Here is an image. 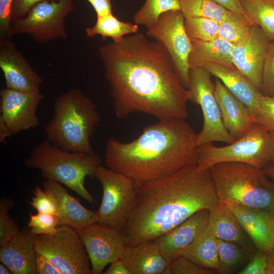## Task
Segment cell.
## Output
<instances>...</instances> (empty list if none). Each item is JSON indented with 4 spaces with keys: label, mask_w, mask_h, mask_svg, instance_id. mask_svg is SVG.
Wrapping results in <instances>:
<instances>
[{
    "label": "cell",
    "mask_w": 274,
    "mask_h": 274,
    "mask_svg": "<svg viewBox=\"0 0 274 274\" xmlns=\"http://www.w3.org/2000/svg\"><path fill=\"white\" fill-rule=\"evenodd\" d=\"M74 8L73 0L41 2L24 18L11 22V35L26 33L41 44L58 38L66 39L65 19Z\"/></svg>",
    "instance_id": "cell-11"
},
{
    "label": "cell",
    "mask_w": 274,
    "mask_h": 274,
    "mask_svg": "<svg viewBox=\"0 0 274 274\" xmlns=\"http://www.w3.org/2000/svg\"><path fill=\"white\" fill-rule=\"evenodd\" d=\"M253 24L246 16L232 12L220 23L219 37L237 45L248 38Z\"/></svg>",
    "instance_id": "cell-31"
},
{
    "label": "cell",
    "mask_w": 274,
    "mask_h": 274,
    "mask_svg": "<svg viewBox=\"0 0 274 274\" xmlns=\"http://www.w3.org/2000/svg\"><path fill=\"white\" fill-rule=\"evenodd\" d=\"M201 68L219 79L237 98L257 115L262 94L235 66L216 63H204Z\"/></svg>",
    "instance_id": "cell-22"
},
{
    "label": "cell",
    "mask_w": 274,
    "mask_h": 274,
    "mask_svg": "<svg viewBox=\"0 0 274 274\" xmlns=\"http://www.w3.org/2000/svg\"><path fill=\"white\" fill-rule=\"evenodd\" d=\"M47 0H13L11 8V22L24 18L37 4Z\"/></svg>",
    "instance_id": "cell-42"
},
{
    "label": "cell",
    "mask_w": 274,
    "mask_h": 274,
    "mask_svg": "<svg viewBox=\"0 0 274 274\" xmlns=\"http://www.w3.org/2000/svg\"><path fill=\"white\" fill-rule=\"evenodd\" d=\"M219 203L209 169L194 163L136 186L134 204L119 232L126 246L154 240Z\"/></svg>",
    "instance_id": "cell-2"
},
{
    "label": "cell",
    "mask_w": 274,
    "mask_h": 274,
    "mask_svg": "<svg viewBox=\"0 0 274 274\" xmlns=\"http://www.w3.org/2000/svg\"><path fill=\"white\" fill-rule=\"evenodd\" d=\"M269 130L256 123L241 138L223 147L211 143L198 147L197 165L202 168L224 162H241L263 169L269 164Z\"/></svg>",
    "instance_id": "cell-7"
},
{
    "label": "cell",
    "mask_w": 274,
    "mask_h": 274,
    "mask_svg": "<svg viewBox=\"0 0 274 274\" xmlns=\"http://www.w3.org/2000/svg\"><path fill=\"white\" fill-rule=\"evenodd\" d=\"M12 199L3 197L0 200V245L10 240L19 233V229L15 220L9 214L14 206Z\"/></svg>",
    "instance_id": "cell-34"
},
{
    "label": "cell",
    "mask_w": 274,
    "mask_h": 274,
    "mask_svg": "<svg viewBox=\"0 0 274 274\" xmlns=\"http://www.w3.org/2000/svg\"><path fill=\"white\" fill-rule=\"evenodd\" d=\"M13 0H0V44L11 41V8Z\"/></svg>",
    "instance_id": "cell-40"
},
{
    "label": "cell",
    "mask_w": 274,
    "mask_h": 274,
    "mask_svg": "<svg viewBox=\"0 0 274 274\" xmlns=\"http://www.w3.org/2000/svg\"><path fill=\"white\" fill-rule=\"evenodd\" d=\"M138 29V24L120 21L112 13L97 18L95 25L85 31L88 37L100 35L103 40L111 38L113 42L118 43L123 40L125 35L135 33Z\"/></svg>",
    "instance_id": "cell-29"
},
{
    "label": "cell",
    "mask_w": 274,
    "mask_h": 274,
    "mask_svg": "<svg viewBox=\"0 0 274 274\" xmlns=\"http://www.w3.org/2000/svg\"><path fill=\"white\" fill-rule=\"evenodd\" d=\"M215 94L224 125L236 140L257 123L255 113L234 95L218 78L214 83Z\"/></svg>",
    "instance_id": "cell-18"
},
{
    "label": "cell",
    "mask_w": 274,
    "mask_h": 274,
    "mask_svg": "<svg viewBox=\"0 0 274 274\" xmlns=\"http://www.w3.org/2000/svg\"><path fill=\"white\" fill-rule=\"evenodd\" d=\"M260 91L264 96L274 97V39L269 43L264 60Z\"/></svg>",
    "instance_id": "cell-37"
},
{
    "label": "cell",
    "mask_w": 274,
    "mask_h": 274,
    "mask_svg": "<svg viewBox=\"0 0 274 274\" xmlns=\"http://www.w3.org/2000/svg\"><path fill=\"white\" fill-rule=\"evenodd\" d=\"M270 132L269 163L274 164V131Z\"/></svg>",
    "instance_id": "cell-49"
},
{
    "label": "cell",
    "mask_w": 274,
    "mask_h": 274,
    "mask_svg": "<svg viewBox=\"0 0 274 274\" xmlns=\"http://www.w3.org/2000/svg\"><path fill=\"white\" fill-rule=\"evenodd\" d=\"M217 243L219 260L218 272L221 273L238 272L247 264L253 254L232 242L217 238Z\"/></svg>",
    "instance_id": "cell-28"
},
{
    "label": "cell",
    "mask_w": 274,
    "mask_h": 274,
    "mask_svg": "<svg viewBox=\"0 0 274 274\" xmlns=\"http://www.w3.org/2000/svg\"><path fill=\"white\" fill-rule=\"evenodd\" d=\"M0 68L6 88L28 92L40 91L43 78L11 41L0 44Z\"/></svg>",
    "instance_id": "cell-16"
},
{
    "label": "cell",
    "mask_w": 274,
    "mask_h": 274,
    "mask_svg": "<svg viewBox=\"0 0 274 274\" xmlns=\"http://www.w3.org/2000/svg\"><path fill=\"white\" fill-rule=\"evenodd\" d=\"M182 256L188 258L202 267L218 271L217 238L208 227Z\"/></svg>",
    "instance_id": "cell-26"
},
{
    "label": "cell",
    "mask_w": 274,
    "mask_h": 274,
    "mask_svg": "<svg viewBox=\"0 0 274 274\" xmlns=\"http://www.w3.org/2000/svg\"><path fill=\"white\" fill-rule=\"evenodd\" d=\"M216 271L202 267L188 258L181 256L169 263L166 274H213Z\"/></svg>",
    "instance_id": "cell-38"
},
{
    "label": "cell",
    "mask_w": 274,
    "mask_h": 274,
    "mask_svg": "<svg viewBox=\"0 0 274 274\" xmlns=\"http://www.w3.org/2000/svg\"><path fill=\"white\" fill-rule=\"evenodd\" d=\"M266 274H274V249L268 253Z\"/></svg>",
    "instance_id": "cell-48"
},
{
    "label": "cell",
    "mask_w": 274,
    "mask_h": 274,
    "mask_svg": "<svg viewBox=\"0 0 274 274\" xmlns=\"http://www.w3.org/2000/svg\"><path fill=\"white\" fill-rule=\"evenodd\" d=\"M211 75L204 68H190L189 72L188 101L200 107L203 117L202 128L197 133L198 147L213 142L231 144L236 140L224 125Z\"/></svg>",
    "instance_id": "cell-9"
},
{
    "label": "cell",
    "mask_w": 274,
    "mask_h": 274,
    "mask_svg": "<svg viewBox=\"0 0 274 274\" xmlns=\"http://www.w3.org/2000/svg\"><path fill=\"white\" fill-rule=\"evenodd\" d=\"M267 266V253L257 250L252 254L247 264L237 273L266 274Z\"/></svg>",
    "instance_id": "cell-41"
},
{
    "label": "cell",
    "mask_w": 274,
    "mask_h": 274,
    "mask_svg": "<svg viewBox=\"0 0 274 274\" xmlns=\"http://www.w3.org/2000/svg\"><path fill=\"white\" fill-rule=\"evenodd\" d=\"M192 48L188 62L190 68H201L206 63L233 65L231 53L234 45L218 37L211 41L191 40Z\"/></svg>",
    "instance_id": "cell-25"
},
{
    "label": "cell",
    "mask_w": 274,
    "mask_h": 274,
    "mask_svg": "<svg viewBox=\"0 0 274 274\" xmlns=\"http://www.w3.org/2000/svg\"><path fill=\"white\" fill-rule=\"evenodd\" d=\"M0 273L1 274H11L12 273L10 269L3 262L0 263Z\"/></svg>",
    "instance_id": "cell-51"
},
{
    "label": "cell",
    "mask_w": 274,
    "mask_h": 274,
    "mask_svg": "<svg viewBox=\"0 0 274 274\" xmlns=\"http://www.w3.org/2000/svg\"><path fill=\"white\" fill-rule=\"evenodd\" d=\"M270 41L259 26L253 24L248 38L234 46L231 53L233 65L260 91L263 66Z\"/></svg>",
    "instance_id": "cell-15"
},
{
    "label": "cell",
    "mask_w": 274,
    "mask_h": 274,
    "mask_svg": "<svg viewBox=\"0 0 274 274\" xmlns=\"http://www.w3.org/2000/svg\"><path fill=\"white\" fill-rule=\"evenodd\" d=\"M197 133L185 119L160 120L128 143L110 138L105 148L109 168L129 178L135 186L197 163Z\"/></svg>",
    "instance_id": "cell-3"
},
{
    "label": "cell",
    "mask_w": 274,
    "mask_h": 274,
    "mask_svg": "<svg viewBox=\"0 0 274 274\" xmlns=\"http://www.w3.org/2000/svg\"><path fill=\"white\" fill-rule=\"evenodd\" d=\"M43 188L56 198L59 207V226H70L76 231L97 222L96 212L84 207L60 183L45 180Z\"/></svg>",
    "instance_id": "cell-21"
},
{
    "label": "cell",
    "mask_w": 274,
    "mask_h": 274,
    "mask_svg": "<svg viewBox=\"0 0 274 274\" xmlns=\"http://www.w3.org/2000/svg\"><path fill=\"white\" fill-rule=\"evenodd\" d=\"M35 245L37 252L45 256L61 274H92L88 254L75 229L59 226L53 233L36 235Z\"/></svg>",
    "instance_id": "cell-8"
},
{
    "label": "cell",
    "mask_w": 274,
    "mask_h": 274,
    "mask_svg": "<svg viewBox=\"0 0 274 274\" xmlns=\"http://www.w3.org/2000/svg\"><path fill=\"white\" fill-rule=\"evenodd\" d=\"M225 204L235 215L257 250L268 253L274 249L273 214L233 203Z\"/></svg>",
    "instance_id": "cell-19"
},
{
    "label": "cell",
    "mask_w": 274,
    "mask_h": 274,
    "mask_svg": "<svg viewBox=\"0 0 274 274\" xmlns=\"http://www.w3.org/2000/svg\"><path fill=\"white\" fill-rule=\"evenodd\" d=\"M94 178L101 184L102 197L95 211L97 222L111 226L119 231L135 201V186L127 176L100 165Z\"/></svg>",
    "instance_id": "cell-10"
},
{
    "label": "cell",
    "mask_w": 274,
    "mask_h": 274,
    "mask_svg": "<svg viewBox=\"0 0 274 274\" xmlns=\"http://www.w3.org/2000/svg\"><path fill=\"white\" fill-rule=\"evenodd\" d=\"M1 116L13 135L40 125L38 107L44 98L39 91H22L8 88L0 91Z\"/></svg>",
    "instance_id": "cell-14"
},
{
    "label": "cell",
    "mask_w": 274,
    "mask_h": 274,
    "mask_svg": "<svg viewBox=\"0 0 274 274\" xmlns=\"http://www.w3.org/2000/svg\"><path fill=\"white\" fill-rule=\"evenodd\" d=\"M120 259L131 274H166L169 264L154 240L126 246Z\"/></svg>",
    "instance_id": "cell-23"
},
{
    "label": "cell",
    "mask_w": 274,
    "mask_h": 274,
    "mask_svg": "<svg viewBox=\"0 0 274 274\" xmlns=\"http://www.w3.org/2000/svg\"><path fill=\"white\" fill-rule=\"evenodd\" d=\"M185 18L204 17L220 23L232 12L214 0H180Z\"/></svg>",
    "instance_id": "cell-30"
},
{
    "label": "cell",
    "mask_w": 274,
    "mask_h": 274,
    "mask_svg": "<svg viewBox=\"0 0 274 274\" xmlns=\"http://www.w3.org/2000/svg\"><path fill=\"white\" fill-rule=\"evenodd\" d=\"M174 10H181L180 0H146L135 14L134 20L148 28L156 22L162 14Z\"/></svg>",
    "instance_id": "cell-32"
},
{
    "label": "cell",
    "mask_w": 274,
    "mask_h": 274,
    "mask_svg": "<svg viewBox=\"0 0 274 274\" xmlns=\"http://www.w3.org/2000/svg\"><path fill=\"white\" fill-rule=\"evenodd\" d=\"M100 120L92 100L73 88L56 97L53 115L44 130L47 140L63 150L92 153L91 139Z\"/></svg>",
    "instance_id": "cell-4"
},
{
    "label": "cell",
    "mask_w": 274,
    "mask_h": 274,
    "mask_svg": "<svg viewBox=\"0 0 274 274\" xmlns=\"http://www.w3.org/2000/svg\"><path fill=\"white\" fill-rule=\"evenodd\" d=\"M250 22L259 26L268 38L274 39V0H239Z\"/></svg>",
    "instance_id": "cell-27"
},
{
    "label": "cell",
    "mask_w": 274,
    "mask_h": 274,
    "mask_svg": "<svg viewBox=\"0 0 274 274\" xmlns=\"http://www.w3.org/2000/svg\"><path fill=\"white\" fill-rule=\"evenodd\" d=\"M210 210L203 209L168 232L154 239L165 259L169 263L182 256L207 228Z\"/></svg>",
    "instance_id": "cell-17"
},
{
    "label": "cell",
    "mask_w": 274,
    "mask_h": 274,
    "mask_svg": "<svg viewBox=\"0 0 274 274\" xmlns=\"http://www.w3.org/2000/svg\"><path fill=\"white\" fill-rule=\"evenodd\" d=\"M104 274H131L123 261L120 259L111 264Z\"/></svg>",
    "instance_id": "cell-45"
},
{
    "label": "cell",
    "mask_w": 274,
    "mask_h": 274,
    "mask_svg": "<svg viewBox=\"0 0 274 274\" xmlns=\"http://www.w3.org/2000/svg\"><path fill=\"white\" fill-rule=\"evenodd\" d=\"M218 4L225 7L228 10L243 15L245 16L244 10L239 0H214ZM247 17V16H246Z\"/></svg>",
    "instance_id": "cell-46"
},
{
    "label": "cell",
    "mask_w": 274,
    "mask_h": 274,
    "mask_svg": "<svg viewBox=\"0 0 274 274\" xmlns=\"http://www.w3.org/2000/svg\"><path fill=\"white\" fill-rule=\"evenodd\" d=\"M207 227L217 238L235 243L251 253L257 250L235 215L223 203L210 210Z\"/></svg>",
    "instance_id": "cell-24"
},
{
    "label": "cell",
    "mask_w": 274,
    "mask_h": 274,
    "mask_svg": "<svg viewBox=\"0 0 274 274\" xmlns=\"http://www.w3.org/2000/svg\"><path fill=\"white\" fill-rule=\"evenodd\" d=\"M101 161L94 152L64 150L46 139L33 147L25 164L27 167L39 170L45 180L64 184L93 204L96 201L86 188L85 179L88 176L94 178Z\"/></svg>",
    "instance_id": "cell-6"
},
{
    "label": "cell",
    "mask_w": 274,
    "mask_h": 274,
    "mask_svg": "<svg viewBox=\"0 0 274 274\" xmlns=\"http://www.w3.org/2000/svg\"><path fill=\"white\" fill-rule=\"evenodd\" d=\"M36 269L38 274H61L45 256L39 252L36 255Z\"/></svg>",
    "instance_id": "cell-43"
},
{
    "label": "cell",
    "mask_w": 274,
    "mask_h": 274,
    "mask_svg": "<svg viewBox=\"0 0 274 274\" xmlns=\"http://www.w3.org/2000/svg\"><path fill=\"white\" fill-rule=\"evenodd\" d=\"M256 116L257 123L274 131V97L261 96Z\"/></svg>",
    "instance_id": "cell-39"
},
{
    "label": "cell",
    "mask_w": 274,
    "mask_h": 274,
    "mask_svg": "<svg viewBox=\"0 0 274 274\" xmlns=\"http://www.w3.org/2000/svg\"><path fill=\"white\" fill-rule=\"evenodd\" d=\"M33 196L28 202L38 212L56 215L58 217L59 209L55 196L43 188L36 186L32 191Z\"/></svg>",
    "instance_id": "cell-36"
},
{
    "label": "cell",
    "mask_w": 274,
    "mask_h": 274,
    "mask_svg": "<svg viewBox=\"0 0 274 274\" xmlns=\"http://www.w3.org/2000/svg\"><path fill=\"white\" fill-rule=\"evenodd\" d=\"M209 169L219 202L274 214V183L263 169L241 162H220Z\"/></svg>",
    "instance_id": "cell-5"
},
{
    "label": "cell",
    "mask_w": 274,
    "mask_h": 274,
    "mask_svg": "<svg viewBox=\"0 0 274 274\" xmlns=\"http://www.w3.org/2000/svg\"><path fill=\"white\" fill-rule=\"evenodd\" d=\"M90 259L92 274H101L109 264L120 259L126 246L115 228L98 222L77 231Z\"/></svg>",
    "instance_id": "cell-13"
},
{
    "label": "cell",
    "mask_w": 274,
    "mask_h": 274,
    "mask_svg": "<svg viewBox=\"0 0 274 274\" xmlns=\"http://www.w3.org/2000/svg\"><path fill=\"white\" fill-rule=\"evenodd\" d=\"M262 169L265 175L274 183V164L269 163Z\"/></svg>",
    "instance_id": "cell-50"
},
{
    "label": "cell",
    "mask_w": 274,
    "mask_h": 274,
    "mask_svg": "<svg viewBox=\"0 0 274 274\" xmlns=\"http://www.w3.org/2000/svg\"><path fill=\"white\" fill-rule=\"evenodd\" d=\"M13 135L12 131L2 116H0V142H5L6 140Z\"/></svg>",
    "instance_id": "cell-47"
},
{
    "label": "cell",
    "mask_w": 274,
    "mask_h": 274,
    "mask_svg": "<svg viewBox=\"0 0 274 274\" xmlns=\"http://www.w3.org/2000/svg\"><path fill=\"white\" fill-rule=\"evenodd\" d=\"M35 237L27 229L1 245L0 260L14 274H36Z\"/></svg>",
    "instance_id": "cell-20"
},
{
    "label": "cell",
    "mask_w": 274,
    "mask_h": 274,
    "mask_svg": "<svg viewBox=\"0 0 274 274\" xmlns=\"http://www.w3.org/2000/svg\"><path fill=\"white\" fill-rule=\"evenodd\" d=\"M220 23L204 17L185 18L186 32L191 40L211 41L219 37Z\"/></svg>",
    "instance_id": "cell-33"
},
{
    "label": "cell",
    "mask_w": 274,
    "mask_h": 274,
    "mask_svg": "<svg viewBox=\"0 0 274 274\" xmlns=\"http://www.w3.org/2000/svg\"><path fill=\"white\" fill-rule=\"evenodd\" d=\"M184 21L181 10L167 11L162 14L156 22L147 28L146 34L165 47L178 78L187 89L190 70L188 59L192 45L186 32Z\"/></svg>",
    "instance_id": "cell-12"
},
{
    "label": "cell",
    "mask_w": 274,
    "mask_h": 274,
    "mask_svg": "<svg viewBox=\"0 0 274 274\" xmlns=\"http://www.w3.org/2000/svg\"><path fill=\"white\" fill-rule=\"evenodd\" d=\"M98 52L118 118L133 113L158 120L187 118V89L162 44L135 33L100 46Z\"/></svg>",
    "instance_id": "cell-1"
},
{
    "label": "cell",
    "mask_w": 274,
    "mask_h": 274,
    "mask_svg": "<svg viewBox=\"0 0 274 274\" xmlns=\"http://www.w3.org/2000/svg\"><path fill=\"white\" fill-rule=\"evenodd\" d=\"M92 6L97 18L112 14L111 0H86Z\"/></svg>",
    "instance_id": "cell-44"
},
{
    "label": "cell",
    "mask_w": 274,
    "mask_h": 274,
    "mask_svg": "<svg viewBox=\"0 0 274 274\" xmlns=\"http://www.w3.org/2000/svg\"><path fill=\"white\" fill-rule=\"evenodd\" d=\"M27 226L36 236L54 233L59 226L58 217L55 215L38 212L30 214Z\"/></svg>",
    "instance_id": "cell-35"
}]
</instances>
